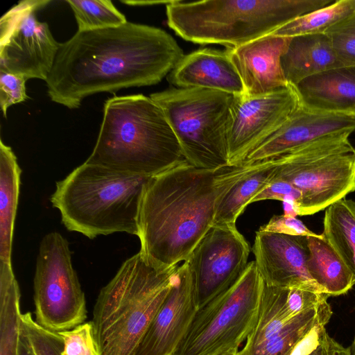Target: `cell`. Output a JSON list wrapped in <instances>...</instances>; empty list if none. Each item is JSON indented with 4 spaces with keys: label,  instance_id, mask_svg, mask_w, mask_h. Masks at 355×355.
I'll return each instance as SVG.
<instances>
[{
    "label": "cell",
    "instance_id": "6da1fadb",
    "mask_svg": "<svg viewBox=\"0 0 355 355\" xmlns=\"http://www.w3.org/2000/svg\"><path fill=\"white\" fill-rule=\"evenodd\" d=\"M184 55L171 35L154 26L127 21L77 31L60 44L46 80L48 95L76 109L94 94L155 85Z\"/></svg>",
    "mask_w": 355,
    "mask_h": 355
},
{
    "label": "cell",
    "instance_id": "7a4b0ae2",
    "mask_svg": "<svg viewBox=\"0 0 355 355\" xmlns=\"http://www.w3.org/2000/svg\"><path fill=\"white\" fill-rule=\"evenodd\" d=\"M252 168L227 165L206 169L184 160L150 176L137 220L143 259L159 270L185 261L214 225L221 199Z\"/></svg>",
    "mask_w": 355,
    "mask_h": 355
},
{
    "label": "cell",
    "instance_id": "3957f363",
    "mask_svg": "<svg viewBox=\"0 0 355 355\" xmlns=\"http://www.w3.org/2000/svg\"><path fill=\"white\" fill-rule=\"evenodd\" d=\"M184 160L162 110L140 94L105 102L97 140L85 162L150 177Z\"/></svg>",
    "mask_w": 355,
    "mask_h": 355
},
{
    "label": "cell",
    "instance_id": "277c9868",
    "mask_svg": "<svg viewBox=\"0 0 355 355\" xmlns=\"http://www.w3.org/2000/svg\"><path fill=\"white\" fill-rule=\"evenodd\" d=\"M178 266L157 269L139 252L122 263L101 289L93 309L91 322L99 355H134Z\"/></svg>",
    "mask_w": 355,
    "mask_h": 355
},
{
    "label": "cell",
    "instance_id": "5b68a950",
    "mask_svg": "<svg viewBox=\"0 0 355 355\" xmlns=\"http://www.w3.org/2000/svg\"><path fill=\"white\" fill-rule=\"evenodd\" d=\"M149 178L85 162L56 182L50 200L69 231L92 239L115 232L137 236L141 198Z\"/></svg>",
    "mask_w": 355,
    "mask_h": 355
},
{
    "label": "cell",
    "instance_id": "8992f818",
    "mask_svg": "<svg viewBox=\"0 0 355 355\" xmlns=\"http://www.w3.org/2000/svg\"><path fill=\"white\" fill-rule=\"evenodd\" d=\"M333 0H173L166 6L167 24L185 40L227 49L271 34Z\"/></svg>",
    "mask_w": 355,
    "mask_h": 355
},
{
    "label": "cell",
    "instance_id": "52a82bcc",
    "mask_svg": "<svg viewBox=\"0 0 355 355\" xmlns=\"http://www.w3.org/2000/svg\"><path fill=\"white\" fill-rule=\"evenodd\" d=\"M234 96L199 87L151 94L162 110L185 159L201 168L229 165L227 132Z\"/></svg>",
    "mask_w": 355,
    "mask_h": 355
},
{
    "label": "cell",
    "instance_id": "ba28073f",
    "mask_svg": "<svg viewBox=\"0 0 355 355\" xmlns=\"http://www.w3.org/2000/svg\"><path fill=\"white\" fill-rule=\"evenodd\" d=\"M350 132L332 134L273 158V178L301 193L296 215H313L355 191V148Z\"/></svg>",
    "mask_w": 355,
    "mask_h": 355
},
{
    "label": "cell",
    "instance_id": "9c48e42d",
    "mask_svg": "<svg viewBox=\"0 0 355 355\" xmlns=\"http://www.w3.org/2000/svg\"><path fill=\"white\" fill-rule=\"evenodd\" d=\"M263 284L250 261L231 286L198 309L173 355L239 352L254 326Z\"/></svg>",
    "mask_w": 355,
    "mask_h": 355
},
{
    "label": "cell",
    "instance_id": "30bf717a",
    "mask_svg": "<svg viewBox=\"0 0 355 355\" xmlns=\"http://www.w3.org/2000/svg\"><path fill=\"white\" fill-rule=\"evenodd\" d=\"M35 321L51 331L71 329L87 318L86 301L67 240L52 232L42 239L33 279Z\"/></svg>",
    "mask_w": 355,
    "mask_h": 355
},
{
    "label": "cell",
    "instance_id": "8fae6325",
    "mask_svg": "<svg viewBox=\"0 0 355 355\" xmlns=\"http://www.w3.org/2000/svg\"><path fill=\"white\" fill-rule=\"evenodd\" d=\"M49 1H23L0 20V71L46 80L60 46L35 11Z\"/></svg>",
    "mask_w": 355,
    "mask_h": 355
},
{
    "label": "cell",
    "instance_id": "7c38bea8",
    "mask_svg": "<svg viewBox=\"0 0 355 355\" xmlns=\"http://www.w3.org/2000/svg\"><path fill=\"white\" fill-rule=\"evenodd\" d=\"M250 245L236 224L213 225L189 258L198 308L231 286L248 266Z\"/></svg>",
    "mask_w": 355,
    "mask_h": 355
},
{
    "label": "cell",
    "instance_id": "4fadbf2b",
    "mask_svg": "<svg viewBox=\"0 0 355 355\" xmlns=\"http://www.w3.org/2000/svg\"><path fill=\"white\" fill-rule=\"evenodd\" d=\"M299 105L290 85L260 96H234L227 139L229 165H240L282 126Z\"/></svg>",
    "mask_w": 355,
    "mask_h": 355
},
{
    "label": "cell",
    "instance_id": "5bb4252c",
    "mask_svg": "<svg viewBox=\"0 0 355 355\" xmlns=\"http://www.w3.org/2000/svg\"><path fill=\"white\" fill-rule=\"evenodd\" d=\"M198 309L193 277L184 261L134 355H173Z\"/></svg>",
    "mask_w": 355,
    "mask_h": 355
},
{
    "label": "cell",
    "instance_id": "9a60e30c",
    "mask_svg": "<svg viewBox=\"0 0 355 355\" xmlns=\"http://www.w3.org/2000/svg\"><path fill=\"white\" fill-rule=\"evenodd\" d=\"M252 250L265 284L306 288L324 293L307 269V236L258 230Z\"/></svg>",
    "mask_w": 355,
    "mask_h": 355
},
{
    "label": "cell",
    "instance_id": "2e32d148",
    "mask_svg": "<svg viewBox=\"0 0 355 355\" xmlns=\"http://www.w3.org/2000/svg\"><path fill=\"white\" fill-rule=\"evenodd\" d=\"M354 130V118L310 110L299 105L282 126L240 165L264 162L325 136Z\"/></svg>",
    "mask_w": 355,
    "mask_h": 355
},
{
    "label": "cell",
    "instance_id": "e0dca14e",
    "mask_svg": "<svg viewBox=\"0 0 355 355\" xmlns=\"http://www.w3.org/2000/svg\"><path fill=\"white\" fill-rule=\"evenodd\" d=\"M332 313L325 300L291 319L278 313L262 314L238 355H286L316 326L326 325Z\"/></svg>",
    "mask_w": 355,
    "mask_h": 355
},
{
    "label": "cell",
    "instance_id": "ac0fdd59",
    "mask_svg": "<svg viewBox=\"0 0 355 355\" xmlns=\"http://www.w3.org/2000/svg\"><path fill=\"white\" fill-rule=\"evenodd\" d=\"M289 40L268 34L227 49L242 79L246 96H260L288 85L280 61Z\"/></svg>",
    "mask_w": 355,
    "mask_h": 355
},
{
    "label": "cell",
    "instance_id": "d6986e66",
    "mask_svg": "<svg viewBox=\"0 0 355 355\" xmlns=\"http://www.w3.org/2000/svg\"><path fill=\"white\" fill-rule=\"evenodd\" d=\"M167 80L178 88L199 87L245 95L242 79L227 50L200 49L184 55Z\"/></svg>",
    "mask_w": 355,
    "mask_h": 355
},
{
    "label": "cell",
    "instance_id": "ffe728a7",
    "mask_svg": "<svg viewBox=\"0 0 355 355\" xmlns=\"http://www.w3.org/2000/svg\"><path fill=\"white\" fill-rule=\"evenodd\" d=\"M293 87L303 107L355 119V65L327 69Z\"/></svg>",
    "mask_w": 355,
    "mask_h": 355
},
{
    "label": "cell",
    "instance_id": "44dd1931",
    "mask_svg": "<svg viewBox=\"0 0 355 355\" xmlns=\"http://www.w3.org/2000/svg\"><path fill=\"white\" fill-rule=\"evenodd\" d=\"M280 62L284 78L291 86L312 75L343 66L324 33L290 37Z\"/></svg>",
    "mask_w": 355,
    "mask_h": 355
},
{
    "label": "cell",
    "instance_id": "7402d4cb",
    "mask_svg": "<svg viewBox=\"0 0 355 355\" xmlns=\"http://www.w3.org/2000/svg\"><path fill=\"white\" fill-rule=\"evenodd\" d=\"M307 269L311 278L330 296L347 293L355 284V275L322 234L307 236Z\"/></svg>",
    "mask_w": 355,
    "mask_h": 355
},
{
    "label": "cell",
    "instance_id": "603a6c76",
    "mask_svg": "<svg viewBox=\"0 0 355 355\" xmlns=\"http://www.w3.org/2000/svg\"><path fill=\"white\" fill-rule=\"evenodd\" d=\"M21 170L12 148L0 141V261L12 264L11 252Z\"/></svg>",
    "mask_w": 355,
    "mask_h": 355
},
{
    "label": "cell",
    "instance_id": "cb8c5ba5",
    "mask_svg": "<svg viewBox=\"0 0 355 355\" xmlns=\"http://www.w3.org/2000/svg\"><path fill=\"white\" fill-rule=\"evenodd\" d=\"M250 166H252L251 171L236 182L220 201L214 225L236 224L238 217L250 201L272 180L276 166L274 160Z\"/></svg>",
    "mask_w": 355,
    "mask_h": 355
},
{
    "label": "cell",
    "instance_id": "d4e9b609",
    "mask_svg": "<svg viewBox=\"0 0 355 355\" xmlns=\"http://www.w3.org/2000/svg\"><path fill=\"white\" fill-rule=\"evenodd\" d=\"M322 236L355 275V201L342 198L325 210Z\"/></svg>",
    "mask_w": 355,
    "mask_h": 355
},
{
    "label": "cell",
    "instance_id": "484cf974",
    "mask_svg": "<svg viewBox=\"0 0 355 355\" xmlns=\"http://www.w3.org/2000/svg\"><path fill=\"white\" fill-rule=\"evenodd\" d=\"M20 297L12 264L0 261V355H17L22 315Z\"/></svg>",
    "mask_w": 355,
    "mask_h": 355
},
{
    "label": "cell",
    "instance_id": "4316f807",
    "mask_svg": "<svg viewBox=\"0 0 355 355\" xmlns=\"http://www.w3.org/2000/svg\"><path fill=\"white\" fill-rule=\"evenodd\" d=\"M355 13V0H338L304 15L271 34L281 37L324 33L333 26Z\"/></svg>",
    "mask_w": 355,
    "mask_h": 355
},
{
    "label": "cell",
    "instance_id": "83f0119b",
    "mask_svg": "<svg viewBox=\"0 0 355 355\" xmlns=\"http://www.w3.org/2000/svg\"><path fill=\"white\" fill-rule=\"evenodd\" d=\"M72 9L78 31H89L116 27L127 22L126 18L110 0H67Z\"/></svg>",
    "mask_w": 355,
    "mask_h": 355
},
{
    "label": "cell",
    "instance_id": "f1b7e54d",
    "mask_svg": "<svg viewBox=\"0 0 355 355\" xmlns=\"http://www.w3.org/2000/svg\"><path fill=\"white\" fill-rule=\"evenodd\" d=\"M21 327L36 355H61L63 342L58 332L46 329L33 320L31 313H22Z\"/></svg>",
    "mask_w": 355,
    "mask_h": 355
},
{
    "label": "cell",
    "instance_id": "f546056e",
    "mask_svg": "<svg viewBox=\"0 0 355 355\" xmlns=\"http://www.w3.org/2000/svg\"><path fill=\"white\" fill-rule=\"evenodd\" d=\"M324 34L342 65H355V13L333 26Z\"/></svg>",
    "mask_w": 355,
    "mask_h": 355
},
{
    "label": "cell",
    "instance_id": "4dcf8cb0",
    "mask_svg": "<svg viewBox=\"0 0 355 355\" xmlns=\"http://www.w3.org/2000/svg\"><path fill=\"white\" fill-rule=\"evenodd\" d=\"M58 333L63 342L61 355H99L91 321Z\"/></svg>",
    "mask_w": 355,
    "mask_h": 355
},
{
    "label": "cell",
    "instance_id": "1f68e13d",
    "mask_svg": "<svg viewBox=\"0 0 355 355\" xmlns=\"http://www.w3.org/2000/svg\"><path fill=\"white\" fill-rule=\"evenodd\" d=\"M265 200L282 201L284 215L295 216L300 202L301 193L290 183L273 178L269 184L250 201V204Z\"/></svg>",
    "mask_w": 355,
    "mask_h": 355
},
{
    "label": "cell",
    "instance_id": "d6a6232c",
    "mask_svg": "<svg viewBox=\"0 0 355 355\" xmlns=\"http://www.w3.org/2000/svg\"><path fill=\"white\" fill-rule=\"evenodd\" d=\"M26 80L21 76L0 71V105L4 117L10 106L28 98L26 92Z\"/></svg>",
    "mask_w": 355,
    "mask_h": 355
},
{
    "label": "cell",
    "instance_id": "836d02e7",
    "mask_svg": "<svg viewBox=\"0 0 355 355\" xmlns=\"http://www.w3.org/2000/svg\"><path fill=\"white\" fill-rule=\"evenodd\" d=\"M325 324L316 326L286 355H328V338Z\"/></svg>",
    "mask_w": 355,
    "mask_h": 355
},
{
    "label": "cell",
    "instance_id": "e575fe53",
    "mask_svg": "<svg viewBox=\"0 0 355 355\" xmlns=\"http://www.w3.org/2000/svg\"><path fill=\"white\" fill-rule=\"evenodd\" d=\"M258 230L293 236H311L318 235L311 231L295 216L284 214L274 215L267 223L261 226Z\"/></svg>",
    "mask_w": 355,
    "mask_h": 355
},
{
    "label": "cell",
    "instance_id": "d590c367",
    "mask_svg": "<svg viewBox=\"0 0 355 355\" xmlns=\"http://www.w3.org/2000/svg\"><path fill=\"white\" fill-rule=\"evenodd\" d=\"M17 355H36L29 339L21 327Z\"/></svg>",
    "mask_w": 355,
    "mask_h": 355
},
{
    "label": "cell",
    "instance_id": "8d00e7d4",
    "mask_svg": "<svg viewBox=\"0 0 355 355\" xmlns=\"http://www.w3.org/2000/svg\"><path fill=\"white\" fill-rule=\"evenodd\" d=\"M328 355H351V354L349 347H344L331 336H329Z\"/></svg>",
    "mask_w": 355,
    "mask_h": 355
},
{
    "label": "cell",
    "instance_id": "74e56055",
    "mask_svg": "<svg viewBox=\"0 0 355 355\" xmlns=\"http://www.w3.org/2000/svg\"><path fill=\"white\" fill-rule=\"evenodd\" d=\"M173 1L171 0H169V1H123V3H126V4H130L131 6L134 5V6H147V5H153V4H159V3H164V4H166V6L167 4H169L172 2Z\"/></svg>",
    "mask_w": 355,
    "mask_h": 355
},
{
    "label": "cell",
    "instance_id": "f35d334b",
    "mask_svg": "<svg viewBox=\"0 0 355 355\" xmlns=\"http://www.w3.org/2000/svg\"><path fill=\"white\" fill-rule=\"evenodd\" d=\"M351 355H355V336L351 347H349Z\"/></svg>",
    "mask_w": 355,
    "mask_h": 355
},
{
    "label": "cell",
    "instance_id": "ab89813d",
    "mask_svg": "<svg viewBox=\"0 0 355 355\" xmlns=\"http://www.w3.org/2000/svg\"><path fill=\"white\" fill-rule=\"evenodd\" d=\"M223 355H238V352H231V353H227V354H225Z\"/></svg>",
    "mask_w": 355,
    "mask_h": 355
}]
</instances>
